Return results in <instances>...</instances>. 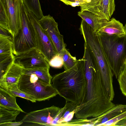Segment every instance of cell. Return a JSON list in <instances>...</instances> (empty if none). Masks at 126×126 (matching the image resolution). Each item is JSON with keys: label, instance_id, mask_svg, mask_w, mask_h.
<instances>
[{"label": "cell", "instance_id": "obj_1", "mask_svg": "<svg viewBox=\"0 0 126 126\" xmlns=\"http://www.w3.org/2000/svg\"><path fill=\"white\" fill-rule=\"evenodd\" d=\"M83 61L87 82L86 94L83 103L77 107L75 116L77 119L97 118L115 105L106 95L94 57L87 55Z\"/></svg>", "mask_w": 126, "mask_h": 126}, {"label": "cell", "instance_id": "obj_2", "mask_svg": "<svg viewBox=\"0 0 126 126\" xmlns=\"http://www.w3.org/2000/svg\"><path fill=\"white\" fill-rule=\"evenodd\" d=\"M84 64L82 58L79 59L75 66L55 75L51 80L58 94L66 102L75 103L77 106L83 103L86 94L87 82Z\"/></svg>", "mask_w": 126, "mask_h": 126}, {"label": "cell", "instance_id": "obj_3", "mask_svg": "<svg viewBox=\"0 0 126 126\" xmlns=\"http://www.w3.org/2000/svg\"><path fill=\"white\" fill-rule=\"evenodd\" d=\"M49 68L24 69L18 84L19 88L39 101L49 100L58 94L51 84L52 77Z\"/></svg>", "mask_w": 126, "mask_h": 126}, {"label": "cell", "instance_id": "obj_4", "mask_svg": "<svg viewBox=\"0 0 126 126\" xmlns=\"http://www.w3.org/2000/svg\"><path fill=\"white\" fill-rule=\"evenodd\" d=\"M79 30L84 42L94 57L106 95L112 101L114 95L112 84L113 75L104 52L97 33L85 21L81 23Z\"/></svg>", "mask_w": 126, "mask_h": 126}, {"label": "cell", "instance_id": "obj_5", "mask_svg": "<svg viewBox=\"0 0 126 126\" xmlns=\"http://www.w3.org/2000/svg\"><path fill=\"white\" fill-rule=\"evenodd\" d=\"M97 32L113 74L117 79L124 69L126 58V35Z\"/></svg>", "mask_w": 126, "mask_h": 126}, {"label": "cell", "instance_id": "obj_6", "mask_svg": "<svg viewBox=\"0 0 126 126\" xmlns=\"http://www.w3.org/2000/svg\"><path fill=\"white\" fill-rule=\"evenodd\" d=\"M21 28L13 38V52L15 55L36 47L33 26L24 3L21 6Z\"/></svg>", "mask_w": 126, "mask_h": 126}, {"label": "cell", "instance_id": "obj_7", "mask_svg": "<svg viewBox=\"0 0 126 126\" xmlns=\"http://www.w3.org/2000/svg\"><path fill=\"white\" fill-rule=\"evenodd\" d=\"M28 11L33 27L35 48L44 55L49 63L53 58L58 54L57 51L50 38L40 25L39 20L32 13Z\"/></svg>", "mask_w": 126, "mask_h": 126}, {"label": "cell", "instance_id": "obj_8", "mask_svg": "<svg viewBox=\"0 0 126 126\" xmlns=\"http://www.w3.org/2000/svg\"><path fill=\"white\" fill-rule=\"evenodd\" d=\"M15 62L25 69L48 67L50 65L44 55L36 48L15 55Z\"/></svg>", "mask_w": 126, "mask_h": 126}, {"label": "cell", "instance_id": "obj_9", "mask_svg": "<svg viewBox=\"0 0 126 126\" xmlns=\"http://www.w3.org/2000/svg\"><path fill=\"white\" fill-rule=\"evenodd\" d=\"M80 11H88L108 21L114 12L115 0H88L80 6Z\"/></svg>", "mask_w": 126, "mask_h": 126}, {"label": "cell", "instance_id": "obj_10", "mask_svg": "<svg viewBox=\"0 0 126 126\" xmlns=\"http://www.w3.org/2000/svg\"><path fill=\"white\" fill-rule=\"evenodd\" d=\"M8 18V28L13 37L21 27V11L23 0H0Z\"/></svg>", "mask_w": 126, "mask_h": 126}, {"label": "cell", "instance_id": "obj_11", "mask_svg": "<svg viewBox=\"0 0 126 126\" xmlns=\"http://www.w3.org/2000/svg\"><path fill=\"white\" fill-rule=\"evenodd\" d=\"M60 108L53 106L41 110L33 111L27 113L21 121L37 125L50 126V124L59 113Z\"/></svg>", "mask_w": 126, "mask_h": 126}, {"label": "cell", "instance_id": "obj_12", "mask_svg": "<svg viewBox=\"0 0 126 126\" xmlns=\"http://www.w3.org/2000/svg\"><path fill=\"white\" fill-rule=\"evenodd\" d=\"M38 21L53 42L58 54H60L66 47L63 36L59 31L58 23L49 15L44 16Z\"/></svg>", "mask_w": 126, "mask_h": 126}, {"label": "cell", "instance_id": "obj_13", "mask_svg": "<svg viewBox=\"0 0 126 126\" xmlns=\"http://www.w3.org/2000/svg\"><path fill=\"white\" fill-rule=\"evenodd\" d=\"M24 69L14 62L10 67L0 76V87L7 91L10 86L15 84L18 85Z\"/></svg>", "mask_w": 126, "mask_h": 126}, {"label": "cell", "instance_id": "obj_14", "mask_svg": "<svg viewBox=\"0 0 126 126\" xmlns=\"http://www.w3.org/2000/svg\"><path fill=\"white\" fill-rule=\"evenodd\" d=\"M96 32L118 35H126L123 24L114 18L105 22Z\"/></svg>", "mask_w": 126, "mask_h": 126}, {"label": "cell", "instance_id": "obj_15", "mask_svg": "<svg viewBox=\"0 0 126 126\" xmlns=\"http://www.w3.org/2000/svg\"><path fill=\"white\" fill-rule=\"evenodd\" d=\"M0 106L10 110H17L25 113L17 104L16 97L0 87Z\"/></svg>", "mask_w": 126, "mask_h": 126}, {"label": "cell", "instance_id": "obj_16", "mask_svg": "<svg viewBox=\"0 0 126 126\" xmlns=\"http://www.w3.org/2000/svg\"><path fill=\"white\" fill-rule=\"evenodd\" d=\"M78 14L79 16L84 20L95 31H97L105 22L108 21L88 11H80Z\"/></svg>", "mask_w": 126, "mask_h": 126}, {"label": "cell", "instance_id": "obj_17", "mask_svg": "<svg viewBox=\"0 0 126 126\" xmlns=\"http://www.w3.org/2000/svg\"><path fill=\"white\" fill-rule=\"evenodd\" d=\"M126 111V105L119 104L97 118L95 126L101 125Z\"/></svg>", "mask_w": 126, "mask_h": 126}, {"label": "cell", "instance_id": "obj_18", "mask_svg": "<svg viewBox=\"0 0 126 126\" xmlns=\"http://www.w3.org/2000/svg\"><path fill=\"white\" fill-rule=\"evenodd\" d=\"M13 54L12 41L7 37L0 35V58Z\"/></svg>", "mask_w": 126, "mask_h": 126}, {"label": "cell", "instance_id": "obj_19", "mask_svg": "<svg viewBox=\"0 0 126 126\" xmlns=\"http://www.w3.org/2000/svg\"><path fill=\"white\" fill-rule=\"evenodd\" d=\"M28 10L32 13L39 20L44 15L39 0H23Z\"/></svg>", "mask_w": 126, "mask_h": 126}, {"label": "cell", "instance_id": "obj_20", "mask_svg": "<svg viewBox=\"0 0 126 126\" xmlns=\"http://www.w3.org/2000/svg\"><path fill=\"white\" fill-rule=\"evenodd\" d=\"M59 54L62 58L63 65L65 70L70 69L77 64L78 60L76 57L71 55L66 47L63 49L60 54Z\"/></svg>", "mask_w": 126, "mask_h": 126}, {"label": "cell", "instance_id": "obj_21", "mask_svg": "<svg viewBox=\"0 0 126 126\" xmlns=\"http://www.w3.org/2000/svg\"><path fill=\"white\" fill-rule=\"evenodd\" d=\"M20 112L10 110L0 106V124L15 120Z\"/></svg>", "mask_w": 126, "mask_h": 126}, {"label": "cell", "instance_id": "obj_22", "mask_svg": "<svg viewBox=\"0 0 126 126\" xmlns=\"http://www.w3.org/2000/svg\"><path fill=\"white\" fill-rule=\"evenodd\" d=\"M7 91L15 97H19L30 100L32 102L36 101L31 96L21 90L18 88V85L15 84L8 87Z\"/></svg>", "mask_w": 126, "mask_h": 126}, {"label": "cell", "instance_id": "obj_23", "mask_svg": "<svg viewBox=\"0 0 126 126\" xmlns=\"http://www.w3.org/2000/svg\"><path fill=\"white\" fill-rule=\"evenodd\" d=\"M95 121L93 118L88 119H77L71 120L66 123H63L60 126H94Z\"/></svg>", "mask_w": 126, "mask_h": 126}, {"label": "cell", "instance_id": "obj_24", "mask_svg": "<svg viewBox=\"0 0 126 126\" xmlns=\"http://www.w3.org/2000/svg\"><path fill=\"white\" fill-rule=\"evenodd\" d=\"M15 56L13 54L7 57L0 58V76L11 66L15 62Z\"/></svg>", "mask_w": 126, "mask_h": 126}, {"label": "cell", "instance_id": "obj_25", "mask_svg": "<svg viewBox=\"0 0 126 126\" xmlns=\"http://www.w3.org/2000/svg\"><path fill=\"white\" fill-rule=\"evenodd\" d=\"M78 106L75 103L70 102H66L65 105L66 109L62 114V117L58 121L57 126H59L63 119L65 118L71 112L75 110Z\"/></svg>", "mask_w": 126, "mask_h": 126}, {"label": "cell", "instance_id": "obj_26", "mask_svg": "<svg viewBox=\"0 0 126 126\" xmlns=\"http://www.w3.org/2000/svg\"><path fill=\"white\" fill-rule=\"evenodd\" d=\"M0 27L9 30L7 15L3 5L0 1Z\"/></svg>", "mask_w": 126, "mask_h": 126}, {"label": "cell", "instance_id": "obj_27", "mask_svg": "<svg viewBox=\"0 0 126 126\" xmlns=\"http://www.w3.org/2000/svg\"><path fill=\"white\" fill-rule=\"evenodd\" d=\"M117 79L121 90L123 94L126 96V71L124 69Z\"/></svg>", "mask_w": 126, "mask_h": 126}, {"label": "cell", "instance_id": "obj_28", "mask_svg": "<svg viewBox=\"0 0 126 126\" xmlns=\"http://www.w3.org/2000/svg\"><path fill=\"white\" fill-rule=\"evenodd\" d=\"M125 118H126V111L101 124L100 126H115L118 122Z\"/></svg>", "mask_w": 126, "mask_h": 126}, {"label": "cell", "instance_id": "obj_29", "mask_svg": "<svg viewBox=\"0 0 126 126\" xmlns=\"http://www.w3.org/2000/svg\"><path fill=\"white\" fill-rule=\"evenodd\" d=\"M48 63L50 66L56 68H61L63 66L62 58L58 54L53 58Z\"/></svg>", "mask_w": 126, "mask_h": 126}, {"label": "cell", "instance_id": "obj_30", "mask_svg": "<svg viewBox=\"0 0 126 126\" xmlns=\"http://www.w3.org/2000/svg\"><path fill=\"white\" fill-rule=\"evenodd\" d=\"M67 5L73 7L80 6L86 2L88 0H59Z\"/></svg>", "mask_w": 126, "mask_h": 126}, {"label": "cell", "instance_id": "obj_31", "mask_svg": "<svg viewBox=\"0 0 126 126\" xmlns=\"http://www.w3.org/2000/svg\"><path fill=\"white\" fill-rule=\"evenodd\" d=\"M65 109V106L63 108H60L59 113L52 122L50 126H57L58 122L62 117V114Z\"/></svg>", "mask_w": 126, "mask_h": 126}, {"label": "cell", "instance_id": "obj_32", "mask_svg": "<svg viewBox=\"0 0 126 126\" xmlns=\"http://www.w3.org/2000/svg\"><path fill=\"white\" fill-rule=\"evenodd\" d=\"M0 35L7 37L12 41L13 36L8 30L0 27Z\"/></svg>", "mask_w": 126, "mask_h": 126}, {"label": "cell", "instance_id": "obj_33", "mask_svg": "<svg viewBox=\"0 0 126 126\" xmlns=\"http://www.w3.org/2000/svg\"><path fill=\"white\" fill-rule=\"evenodd\" d=\"M23 122L20 121L18 122H9L0 124V126H19Z\"/></svg>", "mask_w": 126, "mask_h": 126}, {"label": "cell", "instance_id": "obj_34", "mask_svg": "<svg viewBox=\"0 0 126 126\" xmlns=\"http://www.w3.org/2000/svg\"><path fill=\"white\" fill-rule=\"evenodd\" d=\"M75 110H74L71 112L65 118L63 119L59 126H60L61 124H62L66 123L72 120V119L73 118L74 116V115L75 114Z\"/></svg>", "mask_w": 126, "mask_h": 126}, {"label": "cell", "instance_id": "obj_35", "mask_svg": "<svg viewBox=\"0 0 126 126\" xmlns=\"http://www.w3.org/2000/svg\"><path fill=\"white\" fill-rule=\"evenodd\" d=\"M116 126H126V118L122 119L118 122L116 124Z\"/></svg>", "mask_w": 126, "mask_h": 126}, {"label": "cell", "instance_id": "obj_36", "mask_svg": "<svg viewBox=\"0 0 126 126\" xmlns=\"http://www.w3.org/2000/svg\"><path fill=\"white\" fill-rule=\"evenodd\" d=\"M124 69L126 71V58L125 62L124 68Z\"/></svg>", "mask_w": 126, "mask_h": 126}, {"label": "cell", "instance_id": "obj_37", "mask_svg": "<svg viewBox=\"0 0 126 126\" xmlns=\"http://www.w3.org/2000/svg\"><path fill=\"white\" fill-rule=\"evenodd\" d=\"M124 27H125V30L126 31V23L125 25V26H124Z\"/></svg>", "mask_w": 126, "mask_h": 126}]
</instances>
